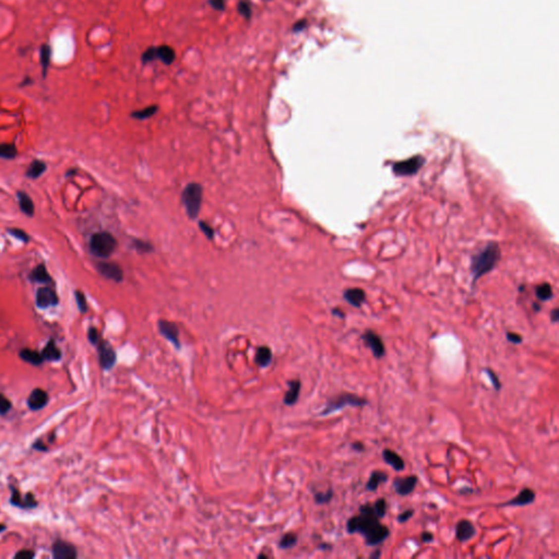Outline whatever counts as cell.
<instances>
[{"instance_id":"obj_37","label":"cell","mask_w":559,"mask_h":559,"mask_svg":"<svg viewBox=\"0 0 559 559\" xmlns=\"http://www.w3.org/2000/svg\"><path fill=\"white\" fill-rule=\"evenodd\" d=\"M238 12L247 20L251 17V3L248 0H241L238 2Z\"/></svg>"},{"instance_id":"obj_29","label":"cell","mask_w":559,"mask_h":559,"mask_svg":"<svg viewBox=\"0 0 559 559\" xmlns=\"http://www.w3.org/2000/svg\"><path fill=\"white\" fill-rule=\"evenodd\" d=\"M46 169L45 163H43L42 161H33L32 164L29 166L28 170H26V176L29 178L36 179L37 177H40Z\"/></svg>"},{"instance_id":"obj_50","label":"cell","mask_w":559,"mask_h":559,"mask_svg":"<svg viewBox=\"0 0 559 559\" xmlns=\"http://www.w3.org/2000/svg\"><path fill=\"white\" fill-rule=\"evenodd\" d=\"M351 448H352V450L355 451V452H359V453L364 452V451H365V446H364V444L361 443V442L353 443V444L351 445Z\"/></svg>"},{"instance_id":"obj_28","label":"cell","mask_w":559,"mask_h":559,"mask_svg":"<svg viewBox=\"0 0 559 559\" xmlns=\"http://www.w3.org/2000/svg\"><path fill=\"white\" fill-rule=\"evenodd\" d=\"M31 279L33 280L35 282H39V283H51L52 282V279L50 277V274H48L46 268L44 265H40L37 266L33 271L31 273Z\"/></svg>"},{"instance_id":"obj_8","label":"cell","mask_w":559,"mask_h":559,"mask_svg":"<svg viewBox=\"0 0 559 559\" xmlns=\"http://www.w3.org/2000/svg\"><path fill=\"white\" fill-rule=\"evenodd\" d=\"M362 340L364 341L365 345L373 353V356L377 359L383 358L386 354V347L385 344L381 340V337L374 332L373 330H366L362 335Z\"/></svg>"},{"instance_id":"obj_55","label":"cell","mask_w":559,"mask_h":559,"mask_svg":"<svg viewBox=\"0 0 559 559\" xmlns=\"http://www.w3.org/2000/svg\"><path fill=\"white\" fill-rule=\"evenodd\" d=\"M43 446H44V445H43V444H41V443H40V442H37V443H35V444H34V446H33V447H34V448H35V449H39V450H42V451H44V450H46V448H45V447H43Z\"/></svg>"},{"instance_id":"obj_39","label":"cell","mask_w":559,"mask_h":559,"mask_svg":"<svg viewBox=\"0 0 559 559\" xmlns=\"http://www.w3.org/2000/svg\"><path fill=\"white\" fill-rule=\"evenodd\" d=\"M158 58L157 55V47H150L148 50L143 53L142 55V61L143 63H148V62H151L153 61L154 59Z\"/></svg>"},{"instance_id":"obj_49","label":"cell","mask_w":559,"mask_h":559,"mask_svg":"<svg viewBox=\"0 0 559 559\" xmlns=\"http://www.w3.org/2000/svg\"><path fill=\"white\" fill-rule=\"evenodd\" d=\"M421 541L423 543H432L434 541V535L431 533V532L424 531L421 534Z\"/></svg>"},{"instance_id":"obj_41","label":"cell","mask_w":559,"mask_h":559,"mask_svg":"<svg viewBox=\"0 0 559 559\" xmlns=\"http://www.w3.org/2000/svg\"><path fill=\"white\" fill-rule=\"evenodd\" d=\"M10 408H11V402H10L6 396L0 393V414L4 415L7 414Z\"/></svg>"},{"instance_id":"obj_11","label":"cell","mask_w":559,"mask_h":559,"mask_svg":"<svg viewBox=\"0 0 559 559\" xmlns=\"http://www.w3.org/2000/svg\"><path fill=\"white\" fill-rule=\"evenodd\" d=\"M159 330L160 333L162 335L166 340H168L169 342H171L174 344V346L179 349L180 348V342H179V331H178V328L175 324L170 321H166V320H160L159 321Z\"/></svg>"},{"instance_id":"obj_52","label":"cell","mask_w":559,"mask_h":559,"mask_svg":"<svg viewBox=\"0 0 559 559\" xmlns=\"http://www.w3.org/2000/svg\"><path fill=\"white\" fill-rule=\"evenodd\" d=\"M305 25H306V21H305V20H303V21L300 20V21H298L297 23L294 24L293 30H294L295 32H298V31H300V30H303V29L305 28Z\"/></svg>"},{"instance_id":"obj_45","label":"cell","mask_w":559,"mask_h":559,"mask_svg":"<svg viewBox=\"0 0 559 559\" xmlns=\"http://www.w3.org/2000/svg\"><path fill=\"white\" fill-rule=\"evenodd\" d=\"M8 232L11 234L12 236H14L15 238H18V239L22 240V241H25V243H26V241H29V236L26 235V233L23 232V230L17 229V228H11V229H9Z\"/></svg>"},{"instance_id":"obj_34","label":"cell","mask_w":559,"mask_h":559,"mask_svg":"<svg viewBox=\"0 0 559 559\" xmlns=\"http://www.w3.org/2000/svg\"><path fill=\"white\" fill-rule=\"evenodd\" d=\"M296 543L297 536L294 533H288L284 535L281 541H280V547L284 548V550H288V548H292L293 546L296 545Z\"/></svg>"},{"instance_id":"obj_27","label":"cell","mask_w":559,"mask_h":559,"mask_svg":"<svg viewBox=\"0 0 559 559\" xmlns=\"http://www.w3.org/2000/svg\"><path fill=\"white\" fill-rule=\"evenodd\" d=\"M272 361V352L270 347L260 346L256 353V363L259 367H267Z\"/></svg>"},{"instance_id":"obj_14","label":"cell","mask_w":559,"mask_h":559,"mask_svg":"<svg viewBox=\"0 0 559 559\" xmlns=\"http://www.w3.org/2000/svg\"><path fill=\"white\" fill-rule=\"evenodd\" d=\"M36 305L39 308H48L51 306H55L58 303V297L56 293L50 287H41L37 289Z\"/></svg>"},{"instance_id":"obj_13","label":"cell","mask_w":559,"mask_h":559,"mask_svg":"<svg viewBox=\"0 0 559 559\" xmlns=\"http://www.w3.org/2000/svg\"><path fill=\"white\" fill-rule=\"evenodd\" d=\"M476 529L471 521L466 519L460 520L455 524V537L461 543H466L475 536Z\"/></svg>"},{"instance_id":"obj_30","label":"cell","mask_w":559,"mask_h":559,"mask_svg":"<svg viewBox=\"0 0 559 559\" xmlns=\"http://www.w3.org/2000/svg\"><path fill=\"white\" fill-rule=\"evenodd\" d=\"M535 294L541 302H546L553 297V288L548 283H543L536 287Z\"/></svg>"},{"instance_id":"obj_40","label":"cell","mask_w":559,"mask_h":559,"mask_svg":"<svg viewBox=\"0 0 559 559\" xmlns=\"http://www.w3.org/2000/svg\"><path fill=\"white\" fill-rule=\"evenodd\" d=\"M76 300L79 310L81 311V313H85V311L88 310V304H87V299H85V296L82 292L80 291L76 292Z\"/></svg>"},{"instance_id":"obj_57","label":"cell","mask_w":559,"mask_h":559,"mask_svg":"<svg viewBox=\"0 0 559 559\" xmlns=\"http://www.w3.org/2000/svg\"><path fill=\"white\" fill-rule=\"evenodd\" d=\"M4 530H6V526H4L3 524H0V533H1V532L4 531Z\"/></svg>"},{"instance_id":"obj_21","label":"cell","mask_w":559,"mask_h":559,"mask_svg":"<svg viewBox=\"0 0 559 559\" xmlns=\"http://www.w3.org/2000/svg\"><path fill=\"white\" fill-rule=\"evenodd\" d=\"M288 387H289V389L286 392L285 396H284L283 402L285 405H294L298 400L300 388H302V384H300V381L298 379L291 380L288 383Z\"/></svg>"},{"instance_id":"obj_25","label":"cell","mask_w":559,"mask_h":559,"mask_svg":"<svg viewBox=\"0 0 559 559\" xmlns=\"http://www.w3.org/2000/svg\"><path fill=\"white\" fill-rule=\"evenodd\" d=\"M157 55L160 60L165 64L173 63L176 58L175 51L168 45H162L157 47Z\"/></svg>"},{"instance_id":"obj_26","label":"cell","mask_w":559,"mask_h":559,"mask_svg":"<svg viewBox=\"0 0 559 559\" xmlns=\"http://www.w3.org/2000/svg\"><path fill=\"white\" fill-rule=\"evenodd\" d=\"M18 200L20 209L22 210V212L26 216L32 217L34 214V204L32 199L29 197L28 193L19 191L18 192Z\"/></svg>"},{"instance_id":"obj_23","label":"cell","mask_w":559,"mask_h":559,"mask_svg":"<svg viewBox=\"0 0 559 559\" xmlns=\"http://www.w3.org/2000/svg\"><path fill=\"white\" fill-rule=\"evenodd\" d=\"M41 354L43 358H44V361H50V362H57L61 357L60 351H59V348L57 347L55 342L53 340H51L46 344V346L44 347V349H43V352Z\"/></svg>"},{"instance_id":"obj_22","label":"cell","mask_w":559,"mask_h":559,"mask_svg":"<svg viewBox=\"0 0 559 559\" xmlns=\"http://www.w3.org/2000/svg\"><path fill=\"white\" fill-rule=\"evenodd\" d=\"M52 59V47L48 44H43L40 50V63L42 67V76L43 78H46L48 68L51 64Z\"/></svg>"},{"instance_id":"obj_47","label":"cell","mask_w":559,"mask_h":559,"mask_svg":"<svg viewBox=\"0 0 559 559\" xmlns=\"http://www.w3.org/2000/svg\"><path fill=\"white\" fill-rule=\"evenodd\" d=\"M210 6L218 11H223L225 8V0H209Z\"/></svg>"},{"instance_id":"obj_6","label":"cell","mask_w":559,"mask_h":559,"mask_svg":"<svg viewBox=\"0 0 559 559\" xmlns=\"http://www.w3.org/2000/svg\"><path fill=\"white\" fill-rule=\"evenodd\" d=\"M424 164H425V158L422 155H414L410 159L394 163L392 166V171L396 176L401 177L413 176L418 173V170L423 168Z\"/></svg>"},{"instance_id":"obj_19","label":"cell","mask_w":559,"mask_h":559,"mask_svg":"<svg viewBox=\"0 0 559 559\" xmlns=\"http://www.w3.org/2000/svg\"><path fill=\"white\" fill-rule=\"evenodd\" d=\"M343 296L344 299H345L349 305H352L353 307L356 308L361 307V306L365 303V300H366V294H365L364 289L358 287L346 289V291L344 292Z\"/></svg>"},{"instance_id":"obj_44","label":"cell","mask_w":559,"mask_h":559,"mask_svg":"<svg viewBox=\"0 0 559 559\" xmlns=\"http://www.w3.org/2000/svg\"><path fill=\"white\" fill-rule=\"evenodd\" d=\"M413 514H414V510H413V509H407V510H405V511H403L402 513H400L399 515H397V518H396L397 522L401 523V524L407 522V521L413 517Z\"/></svg>"},{"instance_id":"obj_15","label":"cell","mask_w":559,"mask_h":559,"mask_svg":"<svg viewBox=\"0 0 559 559\" xmlns=\"http://www.w3.org/2000/svg\"><path fill=\"white\" fill-rule=\"evenodd\" d=\"M53 556L55 559H74L77 551L71 544L63 541H58L53 546Z\"/></svg>"},{"instance_id":"obj_51","label":"cell","mask_w":559,"mask_h":559,"mask_svg":"<svg viewBox=\"0 0 559 559\" xmlns=\"http://www.w3.org/2000/svg\"><path fill=\"white\" fill-rule=\"evenodd\" d=\"M551 320H552V322H554V324L558 322V320H559V309L558 308H555L551 313Z\"/></svg>"},{"instance_id":"obj_4","label":"cell","mask_w":559,"mask_h":559,"mask_svg":"<svg viewBox=\"0 0 559 559\" xmlns=\"http://www.w3.org/2000/svg\"><path fill=\"white\" fill-rule=\"evenodd\" d=\"M202 193H203L202 187L199 184H196V182L187 185L184 191H182L181 195L182 203H184L185 206L187 216L192 220L197 219L199 212H200L201 203H202Z\"/></svg>"},{"instance_id":"obj_20","label":"cell","mask_w":559,"mask_h":559,"mask_svg":"<svg viewBox=\"0 0 559 559\" xmlns=\"http://www.w3.org/2000/svg\"><path fill=\"white\" fill-rule=\"evenodd\" d=\"M388 478L389 475L383 471L379 470L373 471L372 474L369 476L368 482L366 483V485H365V489H366L367 492H376L381 484H384L388 481Z\"/></svg>"},{"instance_id":"obj_54","label":"cell","mask_w":559,"mask_h":559,"mask_svg":"<svg viewBox=\"0 0 559 559\" xmlns=\"http://www.w3.org/2000/svg\"><path fill=\"white\" fill-rule=\"evenodd\" d=\"M332 314L335 315V316H336V317H338V318H344V317H345V316H344V314L342 313V311H340L338 309H333V310H332Z\"/></svg>"},{"instance_id":"obj_42","label":"cell","mask_w":559,"mask_h":559,"mask_svg":"<svg viewBox=\"0 0 559 559\" xmlns=\"http://www.w3.org/2000/svg\"><path fill=\"white\" fill-rule=\"evenodd\" d=\"M88 337H89V341L95 346L98 345V343L101 341L100 333H99L98 329H95V328H90L89 331H88Z\"/></svg>"},{"instance_id":"obj_2","label":"cell","mask_w":559,"mask_h":559,"mask_svg":"<svg viewBox=\"0 0 559 559\" xmlns=\"http://www.w3.org/2000/svg\"><path fill=\"white\" fill-rule=\"evenodd\" d=\"M502 250L499 244L496 241H489V243L480 250L472 258L471 272L473 278V283H476L478 279L485 276L494 270L497 266L498 261L501 260Z\"/></svg>"},{"instance_id":"obj_24","label":"cell","mask_w":559,"mask_h":559,"mask_svg":"<svg viewBox=\"0 0 559 559\" xmlns=\"http://www.w3.org/2000/svg\"><path fill=\"white\" fill-rule=\"evenodd\" d=\"M19 355L22 361L31 365H35V366H39V365L44 362V358H43L41 353L32 351L30 348H23L22 351L20 352Z\"/></svg>"},{"instance_id":"obj_53","label":"cell","mask_w":559,"mask_h":559,"mask_svg":"<svg viewBox=\"0 0 559 559\" xmlns=\"http://www.w3.org/2000/svg\"><path fill=\"white\" fill-rule=\"evenodd\" d=\"M381 556V551L380 550H376L374 553L370 554L369 558L370 559H378Z\"/></svg>"},{"instance_id":"obj_9","label":"cell","mask_w":559,"mask_h":559,"mask_svg":"<svg viewBox=\"0 0 559 559\" xmlns=\"http://www.w3.org/2000/svg\"><path fill=\"white\" fill-rule=\"evenodd\" d=\"M418 483V478L416 475H408L405 477H396L392 484L394 492L399 496L405 497L408 496L411 493H413Z\"/></svg>"},{"instance_id":"obj_31","label":"cell","mask_w":559,"mask_h":559,"mask_svg":"<svg viewBox=\"0 0 559 559\" xmlns=\"http://www.w3.org/2000/svg\"><path fill=\"white\" fill-rule=\"evenodd\" d=\"M158 110H159V107L157 105H151V106L146 107V109H143L141 111L132 112L131 116L134 117V118H137V119H148V118L152 117L153 115L157 114Z\"/></svg>"},{"instance_id":"obj_10","label":"cell","mask_w":559,"mask_h":559,"mask_svg":"<svg viewBox=\"0 0 559 559\" xmlns=\"http://www.w3.org/2000/svg\"><path fill=\"white\" fill-rule=\"evenodd\" d=\"M535 501V493L532 491L529 487H524L521 489V492L517 496L513 497L510 501L501 503L498 507H524L529 506V504L533 503Z\"/></svg>"},{"instance_id":"obj_18","label":"cell","mask_w":559,"mask_h":559,"mask_svg":"<svg viewBox=\"0 0 559 559\" xmlns=\"http://www.w3.org/2000/svg\"><path fill=\"white\" fill-rule=\"evenodd\" d=\"M381 455H383V459L386 463L390 465L394 471L401 472L405 469L404 460H403L395 451L391 449H384Z\"/></svg>"},{"instance_id":"obj_36","label":"cell","mask_w":559,"mask_h":559,"mask_svg":"<svg viewBox=\"0 0 559 559\" xmlns=\"http://www.w3.org/2000/svg\"><path fill=\"white\" fill-rule=\"evenodd\" d=\"M133 247L134 249L139 252H142V254H148V252H151L153 250V247L152 245L148 243L146 240H141V239H134L133 240Z\"/></svg>"},{"instance_id":"obj_48","label":"cell","mask_w":559,"mask_h":559,"mask_svg":"<svg viewBox=\"0 0 559 559\" xmlns=\"http://www.w3.org/2000/svg\"><path fill=\"white\" fill-rule=\"evenodd\" d=\"M35 556V554L32 551H21L18 554H15V559H31Z\"/></svg>"},{"instance_id":"obj_56","label":"cell","mask_w":559,"mask_h":559,"mask_svg":"<svg viewBox=\"0 0 559 559\" xmlns=\"http://www.w3.org/2000/svg\"><path fill=\"white\" fill-rule=\"evenodd\" d=\"M533 309L536 311V313H539L541 310V306L539 304H533Z\"/></svg>"},{"instance_id":"obj_46","label":"cell","mask_w":559,"mask_h":559,"mask_svg":"<svg viewBox=\"0 0 559 559\" xmlns=\"http://www.w3.org/2000/svg\"><path fill=\"white\" fill-rule=\"evenodd\" d=\"M506 337H507L508 342L512 343V344H521L523 341L522 336L518 335V333H515V332H507Z\"/></svg>"},{"instance_id":"obj_12","label":"cell","mask_w":559,"mask_h":559,"mask_svg":"<svg viewBox=\"0 0 559 559\" xmlns=\"http://www.w3.org/2000/svg\"><path fill=\"white\" fill-rule=\"evenodd\" d=\"M98 271L104 278L112 280L114 282H121L123 279V272L121 268L112 262H100L98 263Z\"/></svg>"},{"instance_id":"obj_32","label":"cell","mask_w":559,"mask_h":559,"mask_svg":"<svg viewBox=\"0 0 559 559\" xmlns=\"http://www.w3.org/2000/svg\"><path fill=\"white\" fill-rule=\"evenodd\" d=\"M17 149L13 144H1L0 146V158L13 159L17 155Z\"/></svg>"},{"instance_id":"obj_7","label":"cell","mask_w":559,"mask_h":559,"mask_svg":"<svg viewBox=\"0 0 559 559\" xmlns=\"http://www.w3.org/2000/svg\"><path fill=\"white\" fill-rule=\"evenodd\" d=\"M96 346H98L101 367L105 370L112 369L117 362V355L114 348L109 342L102 340V338Z\"/></svg>"},{"instance_id":"obj_33","label":"cell","mask_w":559,"mask_h":559,"mask_svg":"<svg viewBox=\"0 0 559 559\" xmlns=\"http://www.w3.org/2000/svg\"><path fill=\"white\" fill-rule=\"evenodd\" d=\"M373 508L375 513L377 514L379 519H383L387 513V501L385 498H379L378 501H376L373 503Z\"/></svg>"},{"instance_id":"obj_43","label":"cell","mask_w":559,"mask_h":559,"mask_svg":"<svg viewBox=\"0 0 559 559\" xmlns=\"http://www.w3.org/2000/svg\"><path fill=\"white\" fill-rule=\"evenodd\" d=\"M199 227H200V229L202 230V233H203L204 235H206L209 239H212V238H213L214 230H213V228H212L211 226H210V225H209L208 223L201 221L200 223H199Z\"/></svg>"},{"instance_id":"obj_38","label":"cell","mask_w":559,"mask_h":559,"mask_svg":"<svg viewBox=\"0 0 559 559\" xmlns=\"http://www.w3.org/2000/svg\"><path fill=\"white\" fill-rule=\"evenodd\" d=\"M484 372H485L486 375L488 376V378H489V380H491V383L494 387V389H495V391L501 390L502 389V383H501V380H499L498 376L495 373H494V370H492L491 368H485V369H484Z\"/></svg>"},{"instance_id":"obj_16","label":"cell","mask_w":559,"mask_h":559,"mask_svg":"<svg viewBox=\"0 0 559 559\" xmlns=\"http://www.w3.org/2000/svg\"><path fill=\"white\" fill-rule=\"evenodd\" d=\"M10 503L14 506L19 508H35L37 506V503L35 502L34 497L28 494L25 497H21V494L17 488L11 486V497H10Z\"/></svg>"},{"instance_id":"obj_35","label":"cell","mask_w":559,"mask_h":559,"mask_svg":"<svg viewBox=\"0 0 559 559\" xmlns=\"http://www.w3.org/2000/svg\"><path fill=\"white\" fill-rule=\"evenodd\" d=\"M333 498V491L330 488L327 492H319L315 494V502L317 504H326L330 503Z\"/></svg>"},{"instance_id":"obj_5","label":"cell","mask_w":559,"mask_h":559,"mask_svg":"<svg viewBox=\"0 0 559 559\" xmlns=\"http://www.w3.org/2000/svg\"><path fill=\"white\" fill-rule=\"evenodd\" d=\"M117 241L114 236L107 232H100L92 236L90 241V250L99 258H107L115 251Z\"/></svg>"},{"instance_id":"obj_1","label":"cell","mask_w":559,"mask_h":559,"mask_svg":"<svg viewBox=\"0 0 559 559\" xmlns=\"http://www.w3.org/2000/svg\"><path fill=\"white\" fill-rule=\"evenodd\" d=\"M346 532L348 534H361L367 546H377L390 535L389 528L380 523V519L375 513L373 504L369 503L359 507V514L347 520Z\"/></svg>"},{"instance_id":"obj_17","label":"cell","mask_w":559,"mask_h":559,"mask_svg":"<svg viewBox=\"0 0 559 559\" xmlns=\"http://www.w3.org/2000/svg\"><path fill=\"white\" fill-rule=\"evenodd\" d=\"M48 402L47 392L42 389H35L31 392L28 399V405L33 411H39L46 406Z\"/></svg>"},{"instance_id":"obj_3","label":"cell","mask_w":559,"mask_h":559,"mask_svg":"<svg viewBox=\"0 0 559 559\" xmlns=\"http://www.w3.org/2000/svg\"><path fill=\"white\" fill-rule=\"evenodd\" d=\"M367 404H368V400L365 399V397H362L354 393H349V392H343V393L337 394L328 400L326 407L320 413V416L330 415L332 413L343 410V408L346 406L363 407L366 406Z\"/></svg>"}]
</instances>
